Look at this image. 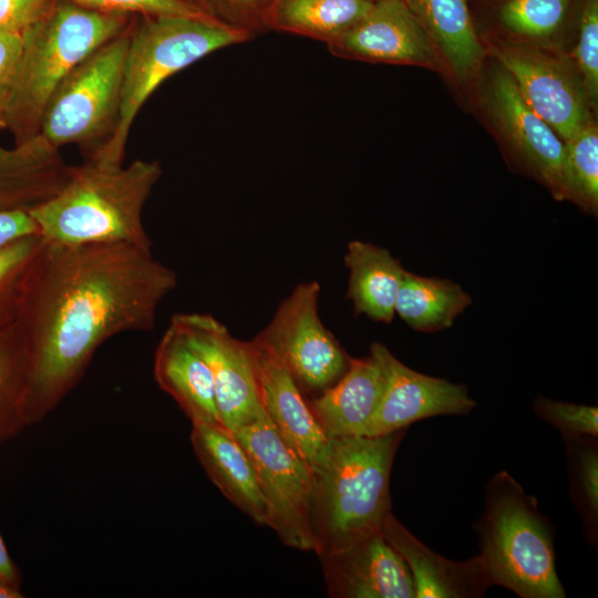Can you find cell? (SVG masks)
I'll return each mask as SVG.
<instances>
[{"instance_id":"obj_32","label":"cell","mask_w":598,"mask_h":598,"mask_svg":"<svg viewBox=\"0 0 598 598\" xmlns=\"http://www.w3.org/2000/svg\"><path fill=\"white\" fill-rule=\"evenodd\" d=\"M205 17L249 33L266 29V13L272 0H183Z\"/></svg>"},{"instance_id":"obj_36","label":"cell","mask_w":598,"mask_h":598,"mask_svg":"<svg viewBox=\"0 0 598 598\" xmlns=\"http://www.w3.org/2000/svg\"><path fill=\"white\" fill-rule=\"evenodd\" d=\"M50 0H0V32L21 33L41 14Z\"/></svg>"},{"instance_id":"obj_6","label":"cell","mask_w":598,"mask_h":598,"mask_svg":"<svg viewBox=\"0 0 598 598\" xmlns=\"http://www.w3.org/2000/svg\"><path fill=\"white\" fill-rule=\"evenodd\" d=\"M252 39L203 16H136L126 53L116 128L90 159L122 165L131 127L143 105L168 78L223 48Z\"/></svg>"},{"instance_id":"obj_18","label":"cell","mask_w":598,"mask_h":598,"mask_svg":"<svg viewBox=\"0 0 598 598\" xmlns=\"http://www.w3.org/2000/svg\"><path fill=\"white\" fill-rule=\"evenodd\" d=\"M381 534L404 559L415 598H478L491 587L480 555L462 561L445 558L417 539L391 512Z\"/></svg>"},{"instance_id":"obj_2","label":"cell","mask_w":598,"mask_h":598,"mask_svg":"<svg viewBox=\"0 0 598 598\" xmlns=\"http://www.w3.org/2000/svg\"><path fill=\"white\" fill-rule=\"evenodd\" d=\"M162 176L156 159L70 166L63 187L32 208L39 235L60 244H128L152 250L142 214Z\"/></svg>"},{"instance_id":"obj_26","label":"cell","mask_w":598,"mask_h":598,"mask_svg":"<svg viewBox=\"0 0 598 598\" xmlns=\"http://www.w3.org/2000/svg\"><path fill=\"white\" fill-rule=\"evenodd\" d=\"M471 303L470 295L460 285L405 270L396 297L395 313L414 330L436 332L451 328Z\"/></svg>"},{"instance_id":"obj_29","label":"cell","mask_w":598,"mask_h":598,"mask_svg":"<svg viewBox=\"0 0 598 598\" xmlns=\"http://www.w3.org/2000/svg\"><path fill=\"white\" fill-rule=\"evenodd\" d=\"M568 460L571 497L587 538L597 542L598 448L596 436L563 435Z\"/></svg>"},{"instance_id":"obj_8","label":"cell","mask_w":598,"mask_h":598,"mask_svg":"<svg viewBox=\"0 0 598 598\" xmlns=\"http://www.w3.org/2000/svg\"><path fill=\"white\" fill-rule=\"evenodd\" d=\"M233 433L256 471L267 525L285 545L315 551L311 466L285 441L268 415Z\"/></svg>"},{"instance_id":"obj_10","label":"cell","mask_w":598,"mask_h":598,"mask_svg":"<svg viewBox=\"0 0 598 598\" xmlns=\"http://www.w3.org/2000/svg\"><path fill=\"white\" fill-rule=\"evenodd\" d=\"M319 295L317 281L297 285L254 338L281 362L301 391L318 394L336 383L350 362L321 321Z\"/></svg>"},{"instance_id":"obj_35","label":"cell","mask_w":598,"mask_h":598,"mask_svg":"<svg viewBox=\"0 0 598 598\" xmlns=\"http://www.w3.org/2000/svg\"><path fill=\"white\" fill-rule=\"evenodd\" d=\"M22 51V34L0 32V130H6L4 115Z\"/></svg>"},{"instance_id":"obj_23","label":"cell","mask_w":598,"mask_h":598,"mask_svg":"<svg viewBox=\"0 0 598 598\" xmlns=\"http://www.w3.org/2000/svg\"><path fill=\"white\" fill-rule=\"evenodd\" d=\"M384 389V377L375 360L351 358L344 374L308 404L329 437L362 435Z\"/></svg>"},{"instance_id":"obj_38","label":"cell","mask_w":598,"mask_h":598,"mask_svg":"<svg viewBox=\"0 0 598 598\" xmlns=\"http://www.w3.org/2000/svg\"><path fill=\"white\" fill-rule=\"evenodd\" d=\"M0 579L7 580L14 585H20V574L17 566L12 561L3 538L0 535Z\"/></svg>"},{"instance_id":"obj_19","label":"cell","mask_w":598,"mask_h":598,"mask_svg":"<svg viewBox=\"0 0 598 598\" xmlns=\"http://www.w3.org/2000/svg\"><path fill=\"white\" fill-rule=\"evenodd\" d=\"M153 373L159 389L173 398L192 424L223 425L212 371L172 323L155 349Z\"/></svg>"},{"instance_id":"obj_33","label":"cell","mask_w":598,"mask_h":598,"mask_svg":"<svg viewBox=\"0 0 598 598\" xmlns=\"http://www.w3.org/2000/svg\"><path fill=\"white\" fill-rule=\"evenodd\" d=\"M533 410L538 417L559 430L561 435H598L597 406L538 396L533 403Z\"/></svg>"},{"instance_id":"obj_28","label":"cell","mask_w":598,"mask_h":598,"mask_svg":"<svg viewBox=\"0 0 598 598\" xmlns=\"http://www.w3.org/2000/svg\"><path fill=\"white\" fill-rule=\"evenodd\" d=\"M564 200H570L584 212H598V127L595 120L564 142Z\"/></svg>"},{"instance_id":"obj_4","label":"cell","mask_w":598,"mask_h":598,"mask_svg":"<svg viewBox=\"0 0 598 598\" xmlns=\"http://www.w3.org/2000/svg\"><path fill=\"white\" fill-rule=\"evenodd\" d=\"M134 17L104 13L69 0H50L22 32V51L6 109L14 144L40 134L44 109L70 72Z\"/></svg>"},{"instance_id":"obj_27","label":"cell","mask_w":598,"mask_h":598,"mask_svg":"<svg viewBox=\"0 0 598 598\" xmlns=\"http://www.w3.org/2000/svg\"><path fill=\"white\" fill-rule=\"evenodd\" d=\"M29 369L23 338L14 324L0 331V443L28 424Z\"/></svg>"},{"instance_id":"obj_14","label":"cell","mask_w":598,"mask_h":598,"mask_svg":"<svg viewBox=\"0 0 598 598\" xmlns=\"http://www.w3.org/2000/svg\"><path fill=\"white\" fill-rule=\"evenodd\" d=\"M327 47L338 58L417 65L448 75L431 38L404 0L373 1L359 22Z\"/></svg>"},{"instance_id":"obj_17","label":"cell","mask_w":598,"mask_h":598,"mask_svg":"<svg viewBox=\"0 0 598 598\" xmlns=\"http://www.w3.org/2000/svg\"><path fill=\"white\" fill-rule=\"evenodd\" d=\"M584 0H471L480 35L565 51Z\"/></svg>"},{"instance_id":"obj_25","label":"cell","mask_w":598,"mask_h":598,"mask_svg":"<svg viewBox=\"0 0 598 598\" xmlns=\"http://www.w3.org/2000/svg\"><path fill=\"white\" fill-rule=\"evenodd\" d=\"M369 0H272L266 29L330 43L371 9Z\"/></svg>"},{"instance_id":"obj_5","label":"cell","mask_w":598,"mask_h":598,"mask_svg":"<svg viewBox=\"0 0 598 598\" xmlns=\"http://www.w3.org/2000/svg\"><path fill=\"white\" fill-rule=\"evenodd\" d=\"M475 530L491 586L520 598L566 597L556 570L553 526L536 498L506 471L487 482Z\"/></svg>"},{"instance_id":"obj_1","label":"cell","mask_w":598,"mask_h":598,"mask_svg":"<svg viewBox=\"0 0 598 598\" xmlns=\"http://www.w3.org/2000/svg\"><path fill=\"white\" fill-rule=\"evenodd\" d=\"M176 286V272L152 250L42 238L16 322L28 357V424L60 404L106 340L152 330L161 302Z\"/></svg>"},{"instance_id":"obj_37","label":"cell","mask_w":598,"mask_h":598,"mask_svg":"<svg viewBox=\"0 0 598 598\" xmlns=\"http://www.w3.org/2000/svg\"><path fill=\"white\" fill-rule=\"evenodd\" d=\"M37 234L38 227L28 212H0V247Z\"/></svg>"},{"instance_id":"obj_20","label":"cell","mask_w":598,"mask_h":598,"mask_svg":"<svg viewBox=\"0 0 598 598\" xmlns=\"http://www.w3.org/2000/svg\"><path fill=\"white\" fill-rule=\"evenodd\" d=\"M190 443L208 478L256 524L267 525L256 471L245 448L223 425L192 424Z\"/></svg>"},{"instance_id":"obj_30","label":"cell","mask_w":598,"mask_h":598,"mask_svg":"<svg viewBox=\"0 0 598 598\" xmlns=\"http://www.w3.org/2000/svg\"><path fill=\"white\" fill-rule=\"evenodd\" d=\"M41 243L37 234L0 247V331L18 320L27 276Z\"/></svg>"},{"instance_id":"obj_9","label":"cell","mask_w":598,"mask_h":598,"mask_svg":"<svg viewBox=\"0 0 598 598\" xmlns=\"http://www.w3.org/2000/svg\"><path fill=\"white\" fill-rule=\"evenodd\" d=\"M486 54L513 79L530 107L563 142L594 120L582 82L565 51L482 35Z\"/></svg>"},{"instance_id":"obj_12","label":"cell","mask_w":598,"mask_h":598,"mask_svg":"<svg viewBox=\"0 0 598 598\" xmlns=\"http://www.w3.org/2000/svg\"><path fill=\"white\" fill-rule=\"evenodd\" d=\"M493 70L485 90L487 111L515 163L564 200V142L526 102L512 76L501 66Z\"/></svg>"},{"instance_id":"obj_34","label":"cell","mask_w":598,"mask_h":598,"mask_svg":"<svg viewBox=\"0 0 598 598\" xmlns=\"http://www.w3.org/2000/svg\"><path fill=\"white\" fill-rule=\"evenodd\" d=\"M81 7L122 16H203L183 0H69Z\"/></svg>"},{"instance_id":"obj_31","label":"cell","mask_w":598,"mask_h":598,"mask_svg":"<svg viewBox=\"0 0 598 598\" xmlns=\"http://www.w3.org/2000/svg\"><path fill=\"white\" fill-rule=\"evenodd\" d=\"M567 54L582 82L594 111H596L598 97V0H584Z\"/></svg>"},{"instance_id":"obj_3","label":"cell","mask_w":598,"mask_h":598,"mask_svg":"<svg viewBox=\"0 0 598 598\" xmlns=\"http://www.w3.org/2000/svg\"><path fill=\"white\" fill-rule=\"evenodd\" d=\"M405 431L330 437L327 456L313 470L312 529L319 557L381 532L391 512V468Z\"/></svg>"},{"instance_id":"obj_22","label":"cell","mask_w":598,"mask_h":598,"mask_svg":"<svg viewBox=\"0 0 598 598\" xmlns=\"http://www.w3.org/2000/svg\"><path fill=\"white\" fill-rule=\"evenodd\" d=\"M431 38L447 74L468 85L487 58L471 0H404Z\"/></svg>"},{"instance_id":"obj_40","label":"cell","mask_w":598,"mask_h":598,"mask_svg":"<svg viewBox=\"0 0 598 598\" xmlns=\"http://www.w3.org/2000/svg\"><path fill=\"white\" fill-rule=\"evenodd\" d=\"M369 1L373 2V1H375V0H369Z\"/></svg>"},{"instance_id":"obj_15","label":"cell","mask_w":598,"mask_h":598,"mask_svg":"<svg viewBox=\"0 0 598 598\" xmlns=\"http://www.w3.org/2000/svg\"><path fill=\"white\" fill-rule=\"evenodd\" d=\"M320 559L330 597L415 598L404 559L381 532Z\"/></svg>"},{"instance_id":"obj_11","label":"cell","mask_w":598,"mask_h":598,"mask_svg":"<svg viewBox=\"0 0 598 598\" xmlns=\"http://www.w3.org/2000/svg\"><path fill=\"white\" fill-rule=\"evenodd\" d=\"M174 324L207 362L221 424L234 432L267 415L258 391L247 341L235 338L212 315L176 313Z\"/></svg>"},{"instance_id":"obj_16","label":"cell","mask_w":598,"mask_h":598,"mask_svg":"<svg viewBox=\"0 0 598 598\" xmlns=\"http://www.w3.org/2000/svg\"><path fill=\"white\" fill-rule=\"evenodd\" d=\"M262 406L285 441L317 468L328 454L330 437L312 414L297 382L264 346L247 341Z\"/></svg>"},{"instance_id":"obj_21","label":"cell","mask_w":598,"mask_h":598,"mask_svg":"<svg viewBox=\"0 0 598 598\" xmlns=\"http://www.w3.org/2000/svg\"><path fill=\"white\" fill-rule=\"evenodd\" d=\"M69 171L41 134L13 148L0 145V212H30L63 187Z\"/></svg>"},{"instance_id":"obj_13","label":"cell","mask_w":598,"mask_h":598,"mask_svg":"<svg viewBox=\"0 0 598 598\" xmlns=\"http://www.w3.org/2000/svg\"><path fill=\"white\" fill-rule=\"evenodd\" d=\"M370 355L383 373L384 389L363 436L386 435L427 417L466 415L476 406L465 385L412 370L383 343L373 342Z\"/></svg>"},{"instance_id":"obj_7","label":"cell","mask_w":598,"mask_h":598,"mask_svg":"<svg viewBox=\"0 0 598 598\" xmlns=\"http://www.w3.org/2000/svg\"><path fill=\"white\" fill-rule=\"evenodd\" d=\"M132 22L91 52L53 92L40 134L54 147L76 145L90 159L113 135Z\"/></svg>"},{"instance_id":"obj_39","label":"cell","mask_w":598,"mask_h":598,"mask_svg":"<svg viewBox=\"0 0 598 598\" xmlns=\"http://www.w3.org/2000/svg\"><path fill=\"white\" fill-rule=\"evenodd\" d=\"M23 594L19 586L7 580L0 579V598H22Z\"/></svg>"},{"instance_id":"obj_24","label":"cell","mask_w":598,"mask_h":598,"mask_svg":"<svg viewBox=\"0 0 598 598\" xmlns=\"http://www.w3.org/2000/svg\"><path fill=\"white\" fill-rule=\"evenodd\" d=\"M344 264L350 272L347 298L355 315L390 323L405 271L400 260L386 248L352 240L348 244Z\"/></svg>"}]
</instances>
